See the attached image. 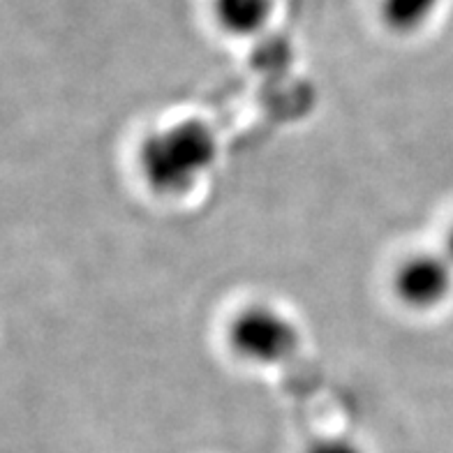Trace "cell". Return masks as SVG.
Listing matches in <instances>:
<instances>
[{"mask_svg": "<svg viewBox=\"0 0 453 453\" xmlns=\"http://www.w3.org/2000/svg\"><path fill=\"white\" fill-rule=\"evenodd\" d=\"M220 157V142L211 126L199 119L176 120L149 132L137 146L142 180L157 197H185Z\"/></svg>", "mask_w": 453, "mask_h": 453, "instance_id": "6da1fadb", "label": "cell"}, {"mask_svg": "<svg viewBox=\"0 0 453 453\" xmlns=\"http://www.w3.org/2000/svg\"><path fill=\"white\" fill-rule=\"evenodd\" d=\"M225 338L234 357L259 368L287 364L301 347L296 322L271 303H250L234 312Z\"/></svg>", "mask_w": 453, "mask_h": 453, "instance_id": "7a4b0ae2", "label": "cell"}, {"mask_svg": "<svg viewBox=\"0 0 453 453\" xmlns=\"http://www.w3.org/2000/svg\"><path fill=\"white\" fill-rule=\"evenodd\" d=\"M391 292L407 311H437L453 292V264L444 252H414L395 266Z\"/></svg>", "mask_w": 453, "mask_h": 453, "instance_id": "3957f363", "label": "cell"}, {"mask_svg": "<svg viewBox=\"0 0 453 453\" xmlns=\"http://www.w3.org/2000/svg\"><path fill=\"white\" fill-rule=\"evenodd\" d=\"M215 26L232 37H252L273 17V0H211Z\"/></svg>", "mask_w": 453, "mask_h": 453, "instance_id": "277c9868", "label": "cell"}, {"mask_svg": "<svg viewBox=\"0 0 453 453\" xmlns=\"http://www.w3.org/2000/svg\"><path fill=\"white\" fill-rule=\"evenodd\" d=\"M440 5L441 0H380L377 14L394 35H414L428 26Z\"/></svg>", "mask_w": 453, "mask_h": 453, "instance_id": "5b68a950", "label": "cell"}, {"mask_svg": "<svg viewBox=\"0 0 453 453\" xmlns=\"http://www.w3.org/2000/svg\"><path fill=\"white\" fill-rule=\"evenodd\" d=\"M305 453H364V449L347 437H322V440L312 441Z\"/></svg>", "mask_w": 453, "mask_h": 453, "instance_id": "8992f818", "label": "cell"}, {"mask_svg": "<svg viewBox=\"0 0 453 453\" xmlns=\"http://www.w3.org/2000/svg\"><path fill=\"white\" fill-rule=\"evenodd\" d=\"M444 255H447L449 262L453 264V222L449 225L447 234H444Z\"/></svg>", "mask_w": 453, "mask_h": 453, "instance_id": "52a82bcc", "label": "cell"}]
</instances>
